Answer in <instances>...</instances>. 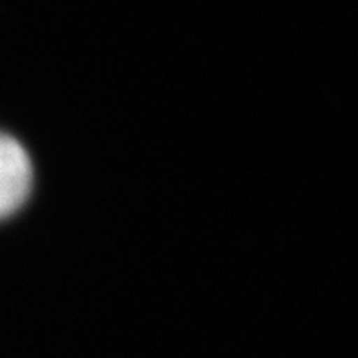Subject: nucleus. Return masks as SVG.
Instances as JSON below:
<instances>
[{"label":"nucleus","mask_w":358,"mask_h":358,"mask_svg":"<svg viewBox=\"0 0 358 358\" xmlns=\"http://www.w3.org/2000/svg\"><path fill=\"white\" fill-rule=\"evenodd\" d=\"M31 161L22 145L0 134V220L22 207L31 192Z\"/></svg>","instance_id":"nucleus-1"}]
</instances>
